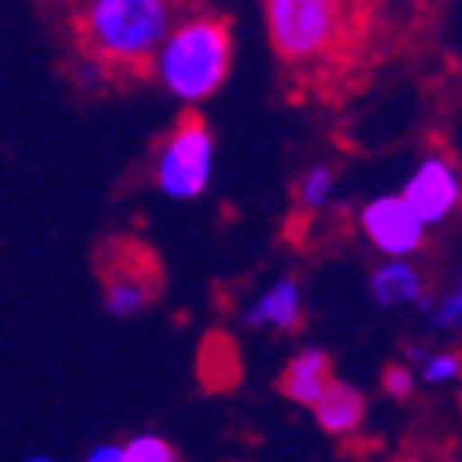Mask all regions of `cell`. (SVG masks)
Wrapping results in <instances>:
<instances>
[{
  "label": "cell",
  "instance_id": "d6986e66",
  "mask_svg": "<svg viewBox=\"0 0 462 462\" xmlns=\"http://www.w3.org/2000/svg\"><path fill=\"white\" fill-rule=\"evenodd\" d=\"M455 285H458V289H462V266H458V278H455Z\"/></svg>",
  "mask_w": 462,
  "mask_h": 462
},
{
  "label": "cell",
  "instance_id": "7c38bea8",
  "mask_svg": "<svg viewBox=\"0 0 462 462\" xmlns=\"http://www.w3.org/2000/svg\"><path fill=\"white\" fill-rule=\"evenodd\" d=\"M418 311L430 329H437L444 337H462V289L458 285H451L440 296H426L418 303Z\"/></svg>",
  "mask_w": 462,
  "mask_h": 462
},
{
  "label": "cell",
  "instance_id": "3957f363",
  "mask_svg": "<svg viewBox=\"0 0 462 462\" xmlns=\"http://www.w3.org/2000/svg\"><path fill=\"white\" fill-rule=\"evenodd\" d=\"M211 178H215V137L208 123H200L197 115H185L171 130V137L160 144V156L152 163V181L171 200H197L208 192Z\"/></svg>",
  "mask_w": 462,
  "mask_h": 462
},
{
  "label": "cell",
  "instance_id": "30bf717a",
  "mask_svg": "<svg viewBox=\"0 0 462 462\" xmlns=\"http://www.w3.org/2000/svg\"><path fill=\"white\" fill-rule=\"evenodd\" d=\"M311 411H315V421H319L322 433H329V437H352L363 426V418H366V400H363V393L356 389V384L333 377L326 396Z\"/></svg>",
  "mask_w": 462,
  "mask_h": 462
},
{
  "label": "cell",
  "instance_id": "8992f818",
  "mask_svg": "<svg viewBox=\"0 0 462 462\" xmlns=\"http://www.w3.org/2000/svg\"><path fill=\"white\" fill-rule=\"evenodd\" d=\"M400 192L430 226H440L462 208V171L448 156H426L407 174Z\"/></svg>",
  "mask_w": 462,
  "mask_h": 462
},
{
  "label": "cell",
  "instance_id": "9c48e42d",
  "mask_svg": "<svg viewBox=\"0 0 462 462\" xmlns=\"http://www.w3.org/2000/svg\"><path fill=\"white\" fill-rule=\"evenodd\" d=\"M329 384H333V363L319 348H303L300 356H292L282 374V393L300 407H315Z\"/></svg>",
  "mask_w": 462,
  "mask_h": 462
},
{
  "label": "cell",
  "instance_id": "ac0fdd59",
  "mask_svg": "<svg viewBox=\"0 0 462 462\" xmlns=\"http://www.w3.org/2000/svg\"><path fill=\"white\" fill-rule=\"evenodd\" d=\"M86 458H89V462H126V440H123V444H115V440L97 444V448H89Z\"/></svg>",
  "mask_w": 462,
  "mask_h": 462
},
{
  "label": "cell",
  "instance_id": "52a82bcc",
  "mask_svg": "<svg viewBox=\"0 0 462 462\" xmlns=\"http://www.w3.org/2000/svg\"><path fill=\"white\" fill-rule=\"evenodd\" d=\"M370 296L377 307H418L426 300V274L414 266V255H381L370 274Z\"/></svg>",
  "mask_w": 462,
  "mask_h": 462
},
{
  "label": "cell",
  "instance_id": "ba28073f",
  "mask_svg": "<svg viewBox=\"0 0 462 462\" xmlns=\"http://www.w3.org/2000/svg\"><path fill=\"white\" fill-rule=\"evenodd\" d=\"M245 326L252 329H296L303 322V285L296 278H278L266 285L248 307H245Z\"/></svg>",
  "mask_w": 462,
  "mask_h": 462
},
{
  "label": "cell",
  "instance_id": "5b68a950",
  "mask_svg": "<svg viewBox=\"0 0 462 462\" xmlns=\"http://www.w3.org/2000/svg\"><path fill=\"white\" fill-rule=\"evenodd\" d=\"M359 229L377 255H418L430 237V222L407 204L403 192L366 200L359 211Z\"/></svg>",
  "mask_w": 462,
  "mask_h": 462
},
{
  "label": "cell",
  "instance_id": "277c9868",
  "mask_svg": "<svg viewBox=\"0 0 462 462\" xmlns=\"http://www.w3.org/2000/svg\"><path fill=\"white\" fill-rule=\"evenodd\" d=\"M340 0H266L271 45L285 60H319L340 33Z\"/></svg>",
  "mask_w": 462,
  "mask_h": 462
},
{
  "label": "cell",
  "instance_id": "8fae6325",
  "mask_svg": "<svg viewBox=\"0 0 462 462\" xmlns=\"http://www.w3.org/2000/svg\"><path fill=\"white\" fill-rule=\"evenodd\" d=\"M148 303H152V285H148L144 274L130 271V266H119V271H111L107 289H104L107 315H115V319H134V315L144 311Z\"/></svg>",
  "mask_w": 462,
  "mask_h": 462
},
{
  "label": "cell",
  "instance_id": "7a4b0ae2",
  "mask_svg": "<svg viewBox=\"0 0 462 462\" xmlns=\"http://www.w3.org/2000/svg\"><path fill=\"white\" fill-rule=\"evenodd\" d=\"M174 0H82L79 30L86 49L115 70H144L174 26Z\"/></svg>",
  "mask_w": 462,
  "mask_h": 462
},
{
  "label": "cell",
  "instance_id": "2e32d148",
  "mask_svg": "<svg viewBox=\"0 0 462 462\" xmlns=\"http://www.w3.org/2000/svg\"><path fill=\"white\" fill-rule=\"evenodd\" d=\"M111 74H115V67L93 49H86L79 56V63H74V79H79L82 89H100L104 82H111Z\"/></svg>",
  "mask_w": 462,
  "mask_h": 462
},
{
  "label": "cell",
  "instance_id": "9a60e30c",
  "mask_svg": "<svg viewBox=\"0 0 462 462\" xmlns=\"http://www.w3.org/2000/svg\"><path fill=\"white\" fill-rule=\"evenodd\" d=\"M178 451L156 433H137L126 440V462H174Z\"/></svg>",
  "mask_w": 462,
  "mask_h": 462
},
{
  "label": "cell",
  "instance_id": "6da1fadb",
  "mask_svg": "<svg viewBox=\"0 0 462 462\" xmlns=\"http://www.w3.org/2000/svg\"><path fill=\"white\" fill-rule=\"evenodd\" d=\"M234 67V33L215 15H189L171 26L152 60L156 82L181 104L215 97Z\"/></svg>",
  "mask_w": 462,
  "mask_h": 462
},
{
  "label": "cell",
  "instance_id": "4fadbf2b",
  "mask_svg": "<svg viewBox=\"0 0 462 462\" xmlns=\"http://www.w3.org/2000/svg\"><path fill=\"white\" fill-rule=\"evenodd\" d=\"M418 363L421 384H458L462 381V352L451 348H411Z\"/></svg>",
  "mask_w": 462,
  "mask_h": 462
},
{
  "label": "cell",
  "instance_id": "e0dca14e",
  "mask_svg": "<svg viewBox=\"0 0 462 462\" xmlns=\"http://www.w3.org/2000/svg\"><path fill=\"white\" fill-rule=\"evenodd\" d=\"M381 384H384V393H389V396L407 400V396L414 393V370H411V366H403V363H393V366H384Z\"/></svg>",
  "mask_w": 462,
  "mask_h": 462
},
{
  "label": "cell",
  "instance_id": "5bb4252c",
  "mask_svg": "<svg viewBox=\"0 0 462 462\" xmlns=\"http://www.w3.org/2000/svg\"><path fill=\"white\" fill-rule=\"evenodd\" d=\"M333 192H337V174H333V167H326V163L311 167V171L300 178V204H303L307 211L329 208V204H333Z\"/></svg>",
  "mask_w": 462,
  "mask_h": 462
}]
</instances>
